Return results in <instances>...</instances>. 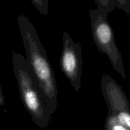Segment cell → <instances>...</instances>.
<instances>
[{
    "label": "cell",
    "instance_id": "obj_1",
    "mask_svg": "<svg viewBox=\"0 0 130 130\" xmlns=\"http://www.w3.org/2000/svg\"><path fill=\"white\" fill-rule=\"evenodd\" d=\"M17 22L27 55L26 61L43 99L53 114L58 103V90L55 73L32 23L22 14L18 16Z\"/></svg>",
    "mask_w": 130,
    "mask_h": 130
},
{
    "label": "cell",
    "instance_id": "obj_2",
    "mask_svg": "<svg viewBox=\"0 0 130 130\" xmlns=\"http://www.w3.org/2000/svg\"><path fill=\"white\" fill-rule=\"evenodd\" d=\"M12 63L19 87L20 97L24 108L38 126L46 129L52 114L46 104L39 86L22 54L13 51Z\"/></svg>",
    "mask_w": 130,
    "mask_h": 130
},
{
    "label": "cell",
    "instance_id": "obj_3",
    "mask_svg": "<svg viewBox=\"0 0 130 130\" xmlns=\"http://www.w3.org/2000/svg\"><path fill=\"white\" fill-rule=\"evenodd\" d=\"M90 17L92 36L96 48L109 58L114 69L126 80V75L123 57L116 43L114 31L107 19L102 17L97 9L90 10Z\"/></svg>",
    "mask_w": 130,
    "mask_h": 130
},
{
    "label": "cell",
    "instance_id": "obj_4",
    "mask_svg": "<svg viewBox=\"0 0 130 130\" xmlns=\"http://www.w3.org/2000/svg\"><path fill=\"white\" fill-rule=\"evenodd\" d=\"M62 41L63 48L60 60L61 71L75 91L79 93L81 87L83 66L81 44L74 43L66 32L62 35Z\"/></svg>",
    "mask_w": 130,
    "mask_h": 130
},
{
    "label": "cell",
    "instance_id": "obj_5",
    "mask_svg": "<svg viewBox=\"0 0 130 130\" xmlns=\"http://www.w3.org/2000/svg\"><path fill=\"white\" fill-rule=\"evenodd\" d=\"M101 91L108 105L109 114L114 115L122 112H130L129 102L122 87L107 74L102 77Z\"/></svg>",
    "mask_w": 130,
    "mask_h": 130
},
{
    "label": "cell",
    "instance_id": "obj_6",
    "mask_svg": "<svg viewBox=\"0 0 130 130\" xmlns=\"http://www.w3.org/2000/svg\"><path fill=\"white\" fill-rule=\"evenodd\" d=\"M97 5V10L102 17L107 19L108 13L112 11L116 7L115 0H95Z\"/></svg>",
    "mask_w": 130,
    "mask_h": 130
},
{
    "label": "cell",
    "instance_id": "obj_7",
    "mask_svg": "<svg viewBox=\"0 0 130 130\" xmlns=\"http://www.w3.org/2000/svg\"><path fill=\"white\" fill-rule=\"evenodd\" d=\"M105 130H129L124 126L119 124L114 117L107 114L105 121Z\"/></svg>",
    "mask_w": 130,
    "mask_h": 130
},
{
    "label": "cell",
    "instance_id": "obj_8",
    "mask_svg": "<svg viewBox=\"0 0 130 130\" xmlns=\"http://www.w3.org/2000/svg\"><path fill=\"white\" fill-rule=\"evenodd\" d=\"M111 116L115 118L116 120L119 124L124 126V127H126V128L130 130V112H122L117 113L114 115Z\"/></svg>",
    "mask_w": 130,
    "mask_h": 130
},
{
    "label": "cell",
    "instance_id": "obj_9",
    "mask_svg": "<svg viewBox=\"0 0 130 130\" xmlns=\"http://www.w3.org/2000/svg\"><path fill=\"white\" fill-rule=\"evenodd\" d=\"M30 1L42 15L44 16L48 15L49 6V1L48 0H30Z\"/></svg>",
    "mask_w": 130,
    "mask_h": 130
},
{
    "label": "cell",
    "instance_id": "obj_10",
    "mask_svg": "<svg viewBox=\"0 0 130 130\" xmlns=\"http://www.w3.org/2000/svg\"><path fill=\"white\" fill-rule=\"evenodd\" d=\"M116 6L126 11L127 14L129 13L130 11V1H121L117 0L115 1Z\"/></svg>",
    "mask_w": 130,
    "mask_h": 130
},
{
    "label": "cell",
    "instance_id": "obj_11",
    "mask_svg": "<svg viewBox=\"0 0 130 130\" xmlns=\"http://www.w3.org/2000/svg\"><path fill=\"white\" fill-rule=\"evenodd\" d=\"M5 97H4L3 93L2 88H1V86L0 85V106H3V105H5Z\"/></svg>",
    "mask_w": 130,
    "mask_h": 130
}]
</instances>
